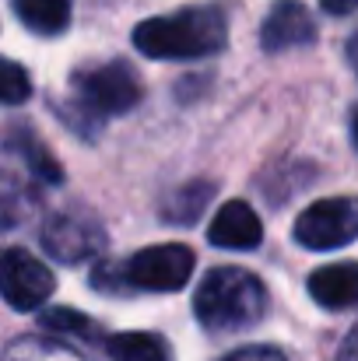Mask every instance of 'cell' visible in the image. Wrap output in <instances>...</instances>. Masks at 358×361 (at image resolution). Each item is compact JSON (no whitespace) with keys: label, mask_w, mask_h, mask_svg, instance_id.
Wrapping results in <instances>:
<instances>
[{"label":"cell","mask_w":358,"mask_h":361,"mask_svg":"<svg viewBox=\"0 0 358 361\" xmlns=\"http://www.w3.org/2000/svg\"><path fill=\"white\" fill-rule=\"evenodd\" d=\"M197 323L211 334H236L263 319L267 288L256 274L242 267H215L204 274L193 295Z\"/></svg>","instance_id":"3957f363"},{"label":"cell","mask_w":358,"mask_h":361,"mask_svg":"<svg viewBox=\"0 0 358 361\" xmlns=\"http://www.w3.org/2000/svg\"><path fill=\"white\" fill-rule=\"evenodd\" d=\"M14 14L35 35H60L71 25V0H11Z\"/></svg>","instance_id":"7c38bea8"},{"label":"cell","mask_w":358,"mask_h":361,"mask_svg":"<svg viewBox=\"0 0 358 361\" xmlns=\"http://www.w3.org/2000/svg\"><path fill=\"white\" fill-rule=\"evenodd\" d=\"M208 239L218 249H256L263 239V225L256 218V211L242 200H229L222 204V211L215 214L211 228H208Z\"/></svg>","instance_id":"9c48e42d"},{"label":"cell","mask_w":358,"mask_h":361,"mask_svg":"<svg viewBox=\"0 0 358 361\" xmlns=\"http://www.w3.org/2000/svg\"><path fill=\"white\" fill-rule=\"evenodd\" d=\"M338 361H358V326L348 334V341H345V348H341Z\"/></svg>","instance_id":"ffe728a7"},{"label":"cell","mask_w":358,"mask_h":361,"mask_svg":"<svg viewBox=\"0 0 358 361\" xmlns=\"http://www.w3.org/2000/svg\"><path fill=\"white\" fill-rule=\"evenodd\" d=\"M106 351L113 361H172L165 337L158 334H117L106 341Z\"/></svg>","instance_id":"4fadbf2b"},{"label":"cell","mask_w":358,"mask_h":361,"mask_svg":"<svg viewBox=\"0 0 358 361\" xmlns=\"http://www.w3.org/2000/svg\"><path fill=\"white\" fill-rule=\"evenodd\" d=\"M309 295L323 309L358 305V263H330L309 274Z\"/></svg>","instance_id":"30bf717a"},{"label":"cell","mask_w":358,"mask_h":361,"mask_svg":"<svg viewBox=\"0 0 358 361\" xmlns=\"http://www.w3.org/2000/svg\"><path fill=\"white\" fill-rule=\"evenodd\" d=\"M211 197H215V183H186L179 193L169 197L165 218H169L172 225H193V221L204 214V207H208Z\"/></svg>","instance_id":"5bb4252c"},{"label":"cell","mask_w":358,"mask_h":361,"mask_svg":"<svg viewBox=\"0 0 358 361\" xmlns=\"http://www.w3.org/2000/svg\"><path fill=\"white\" fill-rule=\"evenodd\" d=\"M313 39H316V21H313V14L302 0H278L270 7V14L263 18V28H260V42H263L267 53L306 46Z\"/></svg>","instance_id":"ba28073f"},{"label":"cell","mask_w":358,"mask_h":361,"mask_svg":"<svg viewBox=\"0 0 358 361\" xmlns=\"http://www.w3.org/2000/svg\"><path fill=\"white\" fill-rule=\"evenodd\" d=\"M42 330L56 334V337H78V341H102V326L95 319H88L78 309H46L39 316Z\"/></svg>","instance_id":"9a60e30c"},{"label":"cell","mask_w":358,"mask_h":361,"mask_svg":"<svg viewBox=\"0 0 358 361\" xmlns=\"http://www.w3.org/2000/svg\"><path fill=\"white\" fill-rule=\"evenodd\" d=\"M320 7L327 14H352V11H358V0H320Z\"/></svg>","instance_id":"d6986e66"},{"label":"cell","mask_w":358,"mask_h":361,"mask_svg":"<svg viewBox=\"0 0 358 361\" xmlns=\"http://www.w3.org/2000/svg\"><path fill=\"white\" fill-rule=\"evenodd\" d=\"M222 361H288L278 348H239V351H232V355H225Z\"/></svg>","instance_id":"ac0fdd59"},{"label":"cell","mask_w":358,"mask_h":361,"mask_svg":"<svg viewBox=\"0 0 358 361\" xmlns=\"http://www.w3.org/2000/svg\"><path fill=\"white\" fill-rule=\"evenodd\" d=\"M358 239V197H327L309 204L295 221V242L316 252Z\"/></svg>","instance_id":"8992f818"},{"label":"cell","mask_w":358,"mask_h":361,"mask_svg":"<svg viewBox=\"0 0 358 361\" xmlns=\"http://www.w3.org/2000/svg\"><path fill=\"white\" fill-rule=\"evenodd\" d=\"M141 102V81L130 71V63L113 60L102 67L74 71L71 74V102L53 106L67 126H74L81 137H95L99 123L106 116L130 113Z\"/></svg>","instance_id":"7a4b0ae2"},{"label":"cell","mask_w":358,"mask_h":361,"mask_svg":"<svg viewBox=\"0 0 358 361\" xmlns=\"http://www.w3.org/2000/svg\"><path fill=\"white\" fill-rule=\"evenodd\" d=\"M42 249L60 259V263H85V259H95L102 249H106V228L102 221L81 207V204H71L64 211H53L39 232Z\"/></svg>","instance_id":"5b68a950"},{"label":"cell","mask_w":358,"mask_h":361,"mask_svg":"<svg viewBox=\"0 0 358 361\" xmlns=\"http://www.w3.org/2000/svg\"><path fill=\"white\" fill-rule=\"evenodd\" d=\"M352 140H355V147H358V106H355V113H352Z\"/></svg>","instance_id":"7402d4cb"},{"label":"cell","mask_w":358,"mask_h":361,"mask_svg":"<svg viewBox=\"0 0 358 361\" xmlns=\"http://www.w3.org/2000/svg\"><path fill=\"white\" fill-rule=\"evenodd\" d=\"M193 274V252L190 245H179V242H162V245H148L141 252H133L123 267H99L92 274V284L99 291H123V288H133V291H155V295H165V291H179L186 288Z\"/></svg>","instance_id":"277c9868"},{"label":"cell","mask_w":358,"mask_h":361,"mask_svg":"<svg viewBox=\"0 0 358 361\" xmlns=\"http://www.w3.org/2000/svg\"><path fill=\"white\" fill-rule=\"evenodd\" d=\"M348 63L355 67V74H358V32L348 39Z\"/></svg>","instance_id":"44dd1931"},{"label":"cell","mask_w":358,"mask_h":361,"mask_svg":"<svg viewBox=\"0 0 358 361\" xmlns=\"http://www.w3.org/2000/svg\"><path fill=\"white\" fill-rule=\"evenodd\" d=\"M56 281L53 270L35 259L28 249H7L4 252V298L11 309H39L49 295H53Z\"/></svg>","instance_id":"52a82bcc"},{"label":"cell","mask_w":358,"mask_h":361,"mask_svg":"<svg viewBox=\"0 0 358 361\" xmlns=\"http://www.w3.org/2000/svg\"><path fill=\"white\" fill-rule=\"evenodd\" d=\"M4 361H88L81 351L67 348V344H56V341H42V337H18Z\"/></svg>","instance_id":"2e32d148"},{"label":"cell","mask_w":358,"mask_h":361,"mask_svg":"<svg viewBox=\"0 0 358 361\" xmlns=\"http://www.w3.org/2000/svg\"><path fill=\"white\" fill-rule=\"evenodd\" d=\"M0 95H4L7 106H18V102H25V99L32 95V81H28V74L21 71V63H14V60L4 63V85H0Z\"/></svg>","instance_id":"e0dca14e"},{"label":"cell","mask_w":358,"mask_h":361,"mask_svg":"<svg viewBox=\"0 0 358 361\" xmlns=\"http://www.w3.org/2000/svg\"><path fill=\"white\" fill-rule=\"evenodd\" d=\"M229 42V21L218 7H186L148 18L133 28V46L151 60H201Z\"/></svg>","instance_id":"6da1fadb"},{"label":"cell","mask_w":358,"mask_h":361,"mask_svg":"<svg viewBox=\"0 0 358 361\" xmlns=\"http://www.w3.org/2000/svg\"><path fill=\"white\" fill-rule=\"evenodd\" d=\"M7 151H11V154H21L28 176H39V179H46V183H60V179H64L60 161L46 151V144H42L28 126H14V130H11V137H7Z\"/></svg>","instance_id":"8fae6325"}]
</instances>
